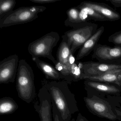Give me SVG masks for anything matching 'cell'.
Segmentation results:
<instances>
[{
	"label": "cell",
	"instance_id": "25",
	"mask_svg": "<svg viewBox=\"0 0 121 121\" xmlns=\"http://www.w3.org/2000/svg\"><path fill=\"white\" fill-rule=\"evenodd\" d=\"M76 121H90L86 117L82 115L81 113H79L77 116Z\"/></svg>",
	"mask_w": 121,
	"mask_h": 121
},
{
	"label": "cell",
	"instance_id": "16",
	"mask_svg": "<svg viewBox=\"0 0 121 121\" xmlns=\"http://www.w3.org/2000/svg\"><path fill=\"white\" fill-rule=\"evenodd\" d=\"M83 80L112 83L118 85V83L121 80V69L114 70L99 76H90L83 74Z\"/></svg>",
	"mask_w": 121,
	"mask_h": 121
},
{
	"label": "cell",
	"instance_id": "9",
	"mask_svg": "<svg viewBox=\"0 0 121 121\" xmlns=\"http://www.w3.org/2000/svg\"><path fill=\"white\" fill-rule=\"evenodd\" d=\"M92 58L98 62L111 64H120L121 46L111 47L105 45L97 44L93 50Z\"/></svg>",
	"mask_w": 121,
	"mask_h": 121
},
{
	"label": "cell",
	"instance_id": "14",
	"mask_svg": "<svg viewBox=\"0 0 121 121\" xmlns=\"http://www.w3.org/2000/svg\"><path fill=\"white\" fill-rule=\"evenodd\" d=\"M104 31V26H102L98 29L95 33L88 39L80 48L76 56V60H79L87 56L93 50Z\"/></svg>",
	"mask_w": 121,
	"mask_h": 121
},
{
	"label": "cell",
	"instance_id": "3",
	"mask_svg": "<svg viewBox=\"0 0 121 121\" xmlns=\"http://www.w3.org/2000/svg\"><path fill=\"white\" fill-rule=\"evenodd\" d=\"M17 91L19 97L30 103L36 95L34 74L32 68L25 59L19 62L16 78Z\"/></svg>",
	"mask_w": 121,
	"mask_h": 121
},
{
	"label": "cell",
	"instance_id": "12",
	"mask_svg": "<svg viewBox=\"0 0 121 121\" xmlns=\"http://www.w3.org/2000/svg\"><path fill=\"white\" fill-rule=\"evenodd\" d=\"M83 73L86 75L99 76L114 70L121 69L120 64H111L99 62H80Z\"/></svg>",
	"mask_w": 121,
	"mask_h": 121
},
{
	"label": "cell",
	"instance_id": "15",
	"mask_svg": "<svg viewBox=\"0 0 121 121\" xmlns=\"http://www.w3.org/2000/svg\"><path fill=\"white\" fill-rule=\"evenodd\" d=\"M32 60L47 79L55 81H60L61 79H63L60 73L52 65L41 60L39 58H32Z\"/></svg>",
	"mask_w": 121,
	"mask_h": 121
},
{
	"label": "cell",
	"instance_id": "5",
	"mask_svg": "<svg viewBox=\"0 0 121 121\" xmlns=\"http://www.w3.org/2000/svg\"><path fill=\"white\" fill-rule=\"evenodd\" d=\"M46 9L44 6L22 7L13 10L0 19V28L31 22L39 17V14Z\"/></svg>",
	"mask_w": 121,
	"mask_h": 121
},
{
	"label": "cell",
	"instance_id": "2",
	"mask_svg": "<svg viewBox=\"0 0 121 121\" xmlns=\"http://www.w3.org/2000/svg\"><path fill=\"white\" fill-rule=\"evenodd\" d=\"M86 106L93 114L112 121H121V106L109 95L100 98L95 95L83 98Z\"/></svg>",
	"mask_w": 121,
	"mask_h": 121
},
{
	"label": "cell",
	"instance_id": "6",
	"mask_svg": "<svg viewBox=\"0 0 121 121\" xmlns=\"http://www.w3.org/2000/svg\"><path fill=\"white\" fill-rule=\"evenodd\" d=\"M98 26L96 24L87 22L78 27L64 33L72 54H74L76 50L80 48L85 42L95 33Z\"/></svg>",
	"mask_w": 121,
	"mask_h": 121
},
{
	"label": "cell",
	"instance_id": "21",
	"mask_svg": "<svg viewBox=\"0 0 121 121\" xmlns=\"http://www.w3.org/2000/svg\"><path fill=\"white\" fill-rule=\"evenodd\" d=\"M108 41L115 46H121V31L117 32L109 36Z\"/></svg>",
	"mask_w": 121,
	"mask_h": 121
},
{
	"label": "cell",
	"instance_id": "7",
	"mask_svg": "<svg viewBox=\"0 0 121 121\" xmlns=\"http://www.w3.org/2000/svg\"><path fill=\"white\" fill-rule=\"evenodd\" d=\"M62 38L56 53L57 63L55 65V68L60 73L63 79L70 84L72 81L70 76L71 65L70 63V58L72 53L66 37L63 35Z\"/></svg>",
	"mask_w": 121,
	"mask_h": 121
},
{
	"label": "cell",
	"instance_id": "8",
	"mask_svg": "<svg viewBox=\"0 0 121 121\" xmlns=\"http://www.w3.org/2000/svg\"><path fill=\"white\" fill-rule=\"evenodd\" d=\"M84 84L87 96L95 95L104 98L108 95H121V86L116 84L88 80H85Z\"/></svg>",
	"mask_w": 121,
	"mask_h": 121
},
{
	"label": "cell",
	"instance_id": "23",
	"mask_svg": "<svg viewBox=\"0 0 121 121\" xmlns=\"http://www.w3.org/2000/svg\"><path fill=\"white\" fill-rule=\"evenodd\" d=\"M30 2L39 4H48L54 3L61 0H29Z\"/></svg>",
	"mask_w": 121,
	"mask_h": 121
},
{
	"label": "cell",
	"instance_id": "20",
	"mask_svg": "<svg viewBox=\"0 0 121 121\" xmlns=\"http://www.w3.org/2000/svg\"><path fill=\"white\" fill-rule=\"evenodd\" d=\"M16 4L15 0H0V19L14 10Z\"/></svg>",
	"mask_w": 121,
	"mask_h": 121
},
{
	"label": "cell",
	"instance_id": "13",
	"mask_svg": "<svg viewBox=\"0 0 121 121\" xmlns=\"http://www.w3.org/2000/svg\"><path fill=\"white\" fill-rule=\"evenodd\" d=\"M80 4L93 9L109 21L118 20L121 18V16L118 13L104 3L85 1L81 3Z\"/></svg>",
	"mask_w": 121,
	"mask_h": 121
},
{
	"label": "cell",
	"instance_id": "1",
	"mask_svg": "<svg viewBox=\"0 0 121 121\" xmlns=\"http://www.w3.org/2000/svg\"><path fill=\"white\" fill-rule=\"evenodd\" d=\"M69 84L65 80L52 81L44 84L63 121H70L72 115L78 112L75 95L70 90Z\"/></svg>",
	"mask_w": 121,
	"mask_h": 121
},
{
	"label": "cell",
	"instance_id": "24",
	"mask_svg": "<svg viewBox=\"0 0 121 121\" xmlns=\"http://www.w3.org/2000/svg\"><path fill=\"white\" fill-rule=\"evenodd\" d=\"M107 1L110 2L111 4L115 7H121V0H109Z\"/></svg>",
	"mask_w": 121,
	"mask_h": 121
},
{
	"label": "cell",
	"instance_id": "18",
	"mask_svg": "<svg viewBox=\"0 0 121 121\" xmlns=\"http://www.w3.org/2000/svg\"><path fill=\"white\" fill-rule=\"evenodd\" d=\"M18 108V104L12 98L4 97L0 99V115L12 114Z\"/></svg>",
	"mask_w": 121,
	"mask_h": 121
},
{
	"label": "cell",
	"instance_id": "17",
	"mask_svg": "<svg viewBox=\"0 0 121 121\" xmlns=\"http://www.w3.org/2000/svg\"><path fill=\"white\" fill-rule=\"evenodd\" d=\"M79 13L80 10L77 7L71 8L68 10L66 12L67 18L64 22L65 26L75 29L82 24L80 22Z\"/></svg>",
	"mask_w": 121,
	"mask_h": 121
},
{
	"label": "cell",
	"instance_id": "28",
	"mask_svg": "<svg viewBox=\"0 0 121 121\" xmlns=\"http://www.w3.org/2000/svg\"><path fill=\"white\" fill-rule=\"evenodd\" d=\"M70 121H76V120H75V119H74V118H73Z\"/></svg>",
	"mask_w": 121,
	"mask_h": 121
},
{
	"label": "cell",
	"instance_id": "19",
	"mask_svg": "<svg viewBox=\"0 0 121 121\" xmlns=\"http://www.w3.org/2000/svg\"><path fill=\"white\" fill-rule=\"evenodd\" d=\"M80 10L82 12L88 17L94 20L95 21H109L107 18L101 15L95 10L89 7L83 6L81 4L77 6Z\"/></svg>",
	"mask_w": 121,
	"mask_h": 121
},
{
	"label": "cell",
	"instance_id": "26",
	"mask_svg": "<svg viewBox=\"0 0 121 121\" xmlns=\"http://www.w3.org/2000/svg\"><path fill=\"white\" fill-rule=\"evenodd\" d=\"M109 97L112 98V99L114 100L115 101L121 104V96H111V95H109Z\"/></svg>",
	"mask_w": 121,
	"mask_h": 121
},
{
	"label": "cell",
	"instance_id": "10",
	"mask_svg": "<svg viewBox=\"0 0 121 121\" xmlns=\"http://www.w3.org/2000/svg\"><path fill=\"white\" fill-rule=\"evenodd\" d=\"M19 57L13 54L0 62V83L14 82L17 78L19 64Z\"/></svg>",
	"mask_w": 121,
	"mask_h": 121
},
{
	"label": "cell",
	"instance_id": "22",
	"mask_svg": "<svg viewBox=\"0 0 121 121\" xmlns=\"http://www.w3.org/2000/svg\"><path fill=\"white\" fill-rule=\"evenodd\" d=\"M52 113L53 121H63L61 116L55 105L52 103Z\"/></svg>",
	"mask_w": 121,
	"mask_h": 121
},
{
	"label": "cell",
	"instance_id": "4",
	"mask_svg": "<svg viewBox=\"0 0 121 121\" xmlns=\"http://www.w3.org/2000/svg\"><path fill=\"white\" fill-rule=\"evenodd\" d=\"M60 40V36L57 32L52 31L29 44L28 51L32 58H47L55 65L57 63L52 55L53 48Z\"/></svg>",
	"mask_w": 121,
	"mask_h": 121
},
{
	"label": "cell",
	"instance_id": "11",
	"mask_svg": "<svg viewBox=\"0 0 121 121\" xmlns=\"http://www.w3.org/2000/svg\"><path fill=\"white\" fill-rule=\"evenodd\" d=\"M38 96L39 103H36L34 107L39 113L40 121H53L51 97L47 88L44 85L39 90Z\"/></svg>",
	"mask_w": 121,
	"mask_h": 121
},
{
	"label": "cell",
	"instance_id": "27",
	"mask_svg": "<svg viewBox=\"0 0 121 121\" xmlns=\"http://www.w3.org/2000/svg\"><path fill=\"white\" fill-rule=\"evenodd\" d=\"M118 85H119V86H121V80L118 83Z\"/></svg>",
	"mask_w": 121,
	"mask_h": 121
}]
</instances>
